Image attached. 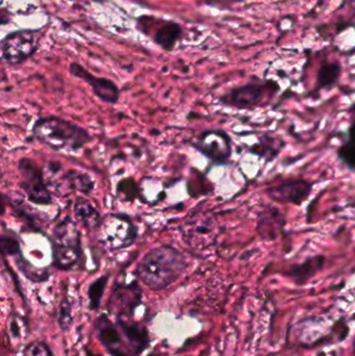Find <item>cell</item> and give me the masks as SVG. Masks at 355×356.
Wrapping results in <instances>:
<instances>
[{"label": "cell", "mask_w": 355, "mask_h": 356, "mask_svg": "<svg viewBox=\"0 0 355 356\" xmlns=\"http://www.w3.org/2000/svg\"><path fill=\"white\" fill-rule=\"evenodd\" d=\"M108 275H102L100 276V277L96 278V280L90 284L89 289H88L90 311L96 312L99 309L100 302H101L106 284H108Z\"/></svg>", "instance_id": "ffe728a7"}, {"label": "cell", "mask_w": 355, "mask_h": 356, "mask_svg": "<svg viewBox=\"0 0 355 356\" xmlns=\"http://www.w3.org/2000/svg\"><path fill=\"white\" fill-rule=\"evenodd\" d=\"M314 182L304 178H290L274 186H268L265 194L273 202L302 207L313 192Z\"/></svg>", "instance_id": "30bf717a"}, {"label": "cell", "mask_w": 355, "mask_h": 356, "mask_svg": "<svg viewBox=\"0 0 355 356\" xmlns=\"http://www.w3.org/2000/svg\"><path fill=\"white\" fill-rule=\"evenodd\" d=\"M193 147L217 165L229 164L233 154L231 136L223 129L204 131L193 144Z\"/></svg>", "instance_id": "9c48e42d"}, {"label": "cell", "mask_w": 355, "mask_h": 356, "mask_svg": "<svg viewBox=\"0 0 355 356\" xmlns=\"http://www.w3.org/2000/svg\"><path fill=\"white\" fill-rule=\"evenodd\" d=\"M341 63L327 62L324 60L320 65V68L317 71L316 91L321 90H331L338 85V81L341 79L342 75Z\"/></svg>", "instance_id": "d6986e66"}, {"label": "cell", "mask_w": 355, "mask_h": 356, "mask_svg": "<svg viewBox=\"0 0 355 356\" xmlns=\"http://www.w3.org/2000/svg\"><path fill=\"white\" fill-rule=\"evenodd\" d=\"M20 186L28 201L35 205H50L53 203L52 192L44 177V170L28 158H22L18 163Z\"/></svg>", "instance_id": "52a82bcc"}, {"label": "cell", "mask_w": 355, "mask_h": 356, "mask_svg": "<svg viewBox=\"0 0 355 356\" xmlns=\"http://www.w3.org/2000/svg\"><path fill=\"white\" fill-rule=\"evenodd\" d=\"M288 220L286 213L275 205H266L258 211L256 232L261 240L272 242L285 232Z\"/></svg>", "instance_id": "4fadbf2b"}, {"label": "cell", "mask_w": 355, "mask_h": 356, "mask_svg": "<svg viewBox=\"0 0 355 356\" xmlns=\"http://www.w3.org/2000/svg\"><path fill=\"white\" fill-rule=\"evenodd\" d=\"M95 188V181L88 173L79 170H69L60 177L58 186L51 192L60 194H69L70 192L81 193L83 195H90Z\"/></svg>", "instance_id": "9a60e30c"}, {"label": "cell", "mask_w": 355, "mask_h": 356, "mask_svg": "<svg viewBox=\"0 0 355 356\" xmlns=\"http://www.w3.org/2000/svg\"><path fill=\"white\" fill-rule=\"evenodd\" d=\"M73 213L77 223L88 230L96 232L102 221V216L100 211L94 207L91 201L85 197H77L73 204Z\"/></svg>", "instance_id": "e0dca14e"}, {"label": "cell", "mask_w": 355, "mask_h": 356, "mask_svg": "<svg viewBox=\"0 0 355 356\" xmlns=\"http://www.w3.org/2000/svg\"><path fill=\"white\" fill-rule=\"evenodd\" d=\"M354 351H355V341H354Z\"/></svg>", "instance_id": "f1b7e54d"}, {"label": "cell", "mask_w": 355, "mask_h": 356, "mask_svg": "<svg viewBox=\"0 0 355 356\" xmlns=\"http://www.w3.org/2000/svg\"><path fill=\"white\" fill-rule=\"evenodd\" d=\"M95 330L99 342L112 356H138L150 344L146 326L124 318L116 317V321H112L101 316L96 320Z\"/></svg>", "instance_id": "7a4b0ae2"}, {"label": "cell", "mask_w": 355, "mask_h": 356, "mask_svg": "<svg viewBox=\"0 0 355 356\" xmlns=\"http://www.w3.org/2000/svg\"><path fill=\"white\" fill-rule=\"evenodd\" d=\"M287 143L281 136L264 133L258 137V141L248 148V152L264 160L266 164L274 162L285 149Z\"/></svg>", "instance_id": "2e32d148"}, {"label": "cell", "mask_w": 355, "mask_h": 356, "mask_svg": "<svg viewBox=\"0 0 355 356\" xmlns=\"http://www.w3.org/2000/svg\"><path fill=\"white\" fill-rule=\"evenodd\" d=\"M327 261L325 255H313L304 259L302 263L292 265L283 275L293 280L297 286H304L319 272L322 271Z\"/></svg>", "instance_id": "5bb4252c"}, {"label": "cell", "mask_w": 355, "mask_h": 356, "mask_svg": "<svg viewBox=\"0 0 355 356\" xmlns=\"http://www.w3.org/2000/svg\"><path fill=\"white\" fill-rule=\"evenodd\" d=\"M337 156L340 162L348 169L355 172V143L346 140L337 149Z\"/></svg>", "instance_id": "7402d4cb"}, {"label": "cell", "mask_w": 355, "mask_h": 356, "mask_svg": "<svg viewBox=\"0 0 355 356\" xmlns=\"http://www.w3.org/2000/svg\"><path fill=\"white\" fill-rule=\"evenodd\" d=\"M40 38V31L33 29L8 33L1 42L2 60L10 66L23 64L37 52Z\"/></svg>", "instance_id": "ba28073f"}, {"label": "cell", "mask_w": 355, "mask_h": 356, "mask_svg": "<svg viewBox=\"0 0 355 356\" xmlns=\"http://www.w3.org/2000/svg\"><path fill=\"white\" fill-rule=\"evenodd\" d=\"M0 244H1V251L4 255L16 257L17 255L21 254L20 244L15 236H1Z\"/></svg>", "instance_id": "603a6c76"}, {"label": "cell", "mask_w": 355, "mask_h": 356, "mask_svg": "<svg viewBox=\"0 0 355 356\" xmlns=\"http://www.w3.org/2000/svg\"><path fill=\"white\" fill-rule=\"evenodd\" d=\"M233 2V0H204V3L206 6H214L220 10H229Z\"/></svg>", "instance_id": "484cf974"}, {"label": "cell", "mask_w": 355, "mask_h": 356, "mask_svg": "<svg viewBox=\"0 0 355 356\" xmlns=\"http://www.w3.org/2000/svg\"><path fill=\"white\" fill-rule=\"evenodd\" d=\"M187 267V259L181 250L171 245H160L142 257L135 275L151 290L160 291L177 282Z\"/></svg>", "instance_id": "6da1fadb"}, {"label": "cell", "mask_w": 355, "mask_h": 356, "mask_svg": "<svg viewBox=\"0 0 355 356\" xmlns=\"http://www.w3.org/2000/svg\"><path fill=\"white\" fill-rule=\"evenodd\" d=\"M58 321L60 330L64 332H68L69 328L72 325V312H71V305H69L68 300H64L60 303Z\"/></svg>", "instance_id": "cb8c5ba5"}, {"label": "cell", "mask_w": 355, "mask_h": 356, "mask_svg": "<svg viewBox=\"0 0 355 356\" xmlns=\"http://www.w3.org/2000/svg\"><path fill=\"white\" fill-rule=\"evenodd\" d=\"M142 295L143 293L137 282L117 284L113 289L108 309L116 317H131L142 303Z\"/></svg>", "instance_id": "7c38bea8"}, {"label": "cell", "mask_w": 355, "mask_h": 356, "mask_svg": "<svg viewBox=\"0 0 355 356\" xmlns=\"http://www.w3.org/2000/svg\"><path fill=\"white\" fill-rule=\"evenodd\" d=\"M69 72L72 76L87 83L91 87L94 95L108 104H117L120 99V90L118 86L106 77H98L90 73L83 65L79 63H71L69 66Z\"/></svg>", "instance_id": "8fae6325"}, {"label": "cell", "mask_w": 355, "mask_h": 356, "mask_svg": "<svg viewBox=\"0 0 355 356\" xmlns=\"http://www.w3.org/2000/svg\"><path fill=\"white\" fill-rule=\"evenodd\" d=\"M31 133L35 141L56 152H76L92 141L85 127L53 115L38 119Z\"/></svg>", "instance_id": "3957f363"}, {"label": "cell", "mask_w": 355, "mask_h": 356, "mask_svg": "<svg viewBox=\"0 0 355 356\" xmlns=\"http://www.w3.org/2000/svg\"><path fill=\"white\" fill-rule=\"evenodd\" d=\"M183 35V29L174 21H162L151 37L154 43L165 51H172Z\"/></svg>", "instance_id": "ac0fdd59"}, {"label": "cell", "mask_w": 355, "mask_h": 356, "mask_svg": "<svg viewBox=\"0 0 355 356\" xmlns=\"http://www.w3.org/2000/svg\"><path fill=\"white\" fill-rule=\"evenodd\" d=\"M96 232L100 244L110 251L129 248L138 238L137 226L124 213L104 216Z\"/></svg>", "instance_id": "8992f818"}, {"label": "cell", "mask_w": 355, "mask_h": 356, "mask_svg": "<svg viewBox=\"0 0 355 356\" xmlns=\"http://www.w3.org/2000/svg\"><path fill=\"white\" fill-rule=\"evenodd\" d=\"M16 259V265L18 269L22 272L23 275L33 282H46L49 277V273L45 270L39 269L35 268V266L31 265L27 259H25L21 254L17 255L15 257Z\"/></svg>", "instance_id": "44dd1931"}, {"label": "cell", "mask_w": 355, "mask_h": 356, "mask_svg": "<svg viewBox=\"0 0 355 356\" xmlns=\"http://www.w3.org/2000/svg\"><path fill=\"white\" fill-rule=\"evenodd\" d=\"M347 112L349 113L350 115H352V120H355V102L354 104H352V106H349V108H348Z\"/></svg>", "instance_id": "83f0119b"}, {"label": "cell", "mask_w": 355, "mask_h": 356, "mask_svg": "<svg viewBox=\"0 0 355 356\" xmlns=\"http://www.w3.org/2000/svg\"><path fill=\"white\" fill-rule=\"evenodd\" d=\"M29 356H54V355L47 343L44 341H38L29 348Z\"/></svg>", "instance_id": "d4e9b609"}, {"label": "cell", "mask_w": 355, "mask_h": 356, "mask_svg": "<svg viewBox=\"0 0 355 356\" xmlns=\"http://www.w3.org/2000/svg\"><path fill=\"white\" fill-rule=\"evenodd\" d=\"M279 90V83L270 79L262 83H246L229 90L219 98V102L237 110L254 111L269 106Z\"/></svg>", "instance_id": "5b68a950"}, {"label": "cell", "mask_w": 355, "mask_h": 356, "mask_svg": "<svg viewBox=\"0 0 355 356\" xmlns=\"http://www.w3.org/2000/svg\"><path fill=\"white\" fill-rule=\"evenodd\" d=\"M52 265L60 271H73L83 259L81 232L74 220L67 216L56 223L51 236Z\"/></svg>", "instance_id": "277c9868"}, {"label": "cell", "mask_w": 355, "mask_h": 356, "mask_svg": "<svg viewBox=\"0 0 355 356\" xmlns=\"http://www.w3.org/2000/svg\"><path fill=\"white\" fill-rule=\"evenodd\" d=\"M347 137V140L355 143V120H352V124L348 127Z\"/></svg>", "instance_id": "4316f807"}]
</instances>
